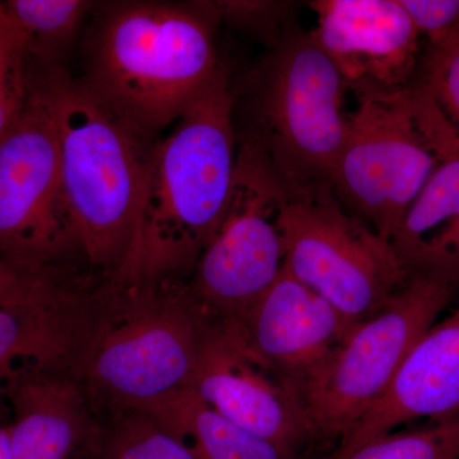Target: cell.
<instances>
[{"instance_id":"22","label":"cell","mask_w":459,"mask_h":459,"mask_svg":"<svg viewBox=\"0 0 459 459\" xmlns=\"http://www.w3.org/2000/svg\"><path fill=\"white\" fill-rule=\"evenodd\" d=\"M30 86L26 39L0 2V138L25 105Z\"/></svg>"},{"instance_id":"9","label":"cell","mask_w":459,"mask_h":459,"mask_svg":"<svg viewBox=\"0 0 459 459\" xmlns=\"http://www.w3.org/2000/svg\"><path fill=\"white\" fill-rule=\"evenodd\" d=\"M0 258L57 277L78 258L60 177L56 120L32 62L25 105L0 138Z\"/></svg>"},{"instance_id":"21","label":"cell","mask_w":459,"mask_h":459,"mask_svg":"<svg viewBox=\"0 0 459 459\" xmlns=\"http://www.w3.org/2000/svg\"><path fill=\"white\" fill-rule=\"evenodd\" d=\"M327 459H459V413L430 427L380 435Z\"/></svg>"},{"instance_id":"7","label":"cell","mask_w":459,"mask_h":459,"mask_svg":"<svg viewBox=\"0 0 459 459\" xmlns=\"http://www.w3.org/2000/svg\"><path fill=\"white\" fill-rule=\"evenodd\" d=\"M458 285L442 274L412 273L379 312L347 332L295 391L312 444L338 446L383 397Z\"/></svg>"},{"instance_id":"18","label":"cell","mask_w":459,"mask_h":459,"mask_svg":"<svg viewBox=\"0 0 459 459\" xmlns=\"http://www.w3.org/2000/svg\"><path fill=\"white\" fill-rule=\"evenodd\" d=\"M150 415L186 440L198 459H298L223 419L192 388Z\"/></svg>"},{"instance_id":"28","label":"cell","mask_w":459,"mask_h":459,"mask_svg":"<svg viewBox=\"0 0 459 459\" xmlns=\"http://www.w3.org/2000/svg\"><path fill=\"white\" fill-rule=\"evenodd\" d=\"M74 459H96L92 451H91V443L87 444L82 451H81L80 455H78Z\"/></svg>"},{"instance_id":"6","label":"cell","mask_w":459,"mask_h":459,"mask_svg":"<svg viewBox=\"0 0 459 459\" xmlns=\"http://www.w3.org/2000/svg\"><path fill=\"white\" fill-rule=\"evenodd\" d=\"M356 98L332 188L350 213L392 241L459 134L416 80Z\"/></svg>"},{"instance_id":"19","label":"cell","mask_w":459,"mask_h":459,"mask_svg":"<svg viewBox=\"0 0 459 459\" xmlns=\"http://www.w3.org/2000/svg\"><path fill=\"white\" fill-rule=\"evenodd\" d=\"M11 17L26 39L27 54L33 62L65 66L84 20L98 3L84 0H5Z\"/></svg>"},{"instance_id":"3","label":"cell","mask_w":459,"mask_h":459,"mask_svg":"<svg viewBox=\"0 0 459 459\" xmlns=\"http://www.w3.org/2000/svg\"><path fill=\"white\" fill-rule=\"evenodd\" d=\"M38 65L56 120L60 177L78 258L102 281L122 274L137 240L157 141L135 132L65 66Z\"/></svg>"},{"instance_id":"17","label":"cell","mask_w":459,"mask_h":459,"mask_svg":"<svg viewBox=\"0 0 459 459\" xmlns=\"http://www.w3.org/2000/svg\"><path fill=\"white\" fill-rule=\"evenodd\" d=\"M391 243L411 274L459 281V142L437 166Z\"/></svg>"},{"instance_id":"16","label":"cell","mask_w":459,"mask_h":459,"mask_svg":"<svg viewBox=\"0 0 459 459\" xmlns=\"http://www.w3.org/2000/svg\"><path fill=\"white\" fill-rule=\"evenodd\" d=\"M90 307L91 295L65 282L20 303L0 307V394L23 370H68Z\"/></svg>"},{"instance_id":"10","label":"cell","mask_w":459,"mask_h":459,"mask_svg":"<svg viewBox=\"0 0 459 459\" xmlns=\"http://www.w3.org/2000/svg\"><path fill=\"white\" fill-rule=\"evenodd\" d=\"M285 189L261 151L238 140L237 169L221 221L198 256L189 287L205 314L238 325L279 279Z\"/></svg>"},{"instance_id":"5","label":"cell","mask_w":459,"mask_h":459,"mask_svg":"<svg viewBox=\"0 0 459 459\" xmlns=\"http://www.w3.org/2000/svg\"><path fill=\"white\" fill-rule=\"evenodd\" d=\"M247 128L285 193L332 186L346 140L347 86L312 33L292 30L247 77Z\"/></svg>"},{"instance_id":"1","label":"cell","mask_w":459,"mask_h":459,"mask_svg":"<svg viewBox=\"0 0 459 459\" xmlns=\"http://www.w3.org/2000/svg\"><path fill=\"white\" fill-rule=\"evenodd\" d=\"M80 81L123 122L157 141L228 69L212 2L98 3Z\"/></svg>"},{"instance_id":"8","label":"cell","mask_w":459,"mask_h":459,"mask_svg":"<svg viewBox=\"0 0 459 459\" xmlns=\"http://www.w3.org/2000/svg\"><path fill=\"white\" fill-rule=\"evenodd\" d=\"M279 229L283 267L351 327L379 312L410 279L391 241L350 213L332 186L285 193Z\"/></svg>"},{"instance_id":"13","label":"cell","mask_w":459,"mask_h":459,"mask_svg":"<svg viewBox=\"0 0 459 459\" xmlns=\"http://www.w3.org/2000/svg\"><path fill=\"white\" fill-rule=\"evenodd\" d=\"M231 327L249 355L294 394L352 328L285 267L243 322Z\"/></svg>"},{"instance_id":"26","label":"cell","mask_w":459,"mask_h":459,"mask_svg":"<svg viewBox=\"0 0 459 459\" xmlns=\"http://www.w3.org/2000/svg\"><path fill=\"white\" fill-rule=\"evenodd\" d=\"M60 282L62 277L33 273L0 258V307L31 299Z\"/></svg>"},{"instance_id":"4","label":"cell","mask_w":459,"mask_h":459,"mask_svg":"<svg viewBox=\"0 0 459 459\" xmlns=\"http://www.w3.org/2000/svg\"><path fill=\"white\" fill-rule=\"evenodd\" d=\"M226 69L160 138L151 156L137 240L117 281L181 279L195 270L228 204L238 135Z\"/></svg>"},{"instance_id":"12","label":"cell","mask_w":459,"mask_h":459,"mask_svg":"<svg viewBox=\"0 0 459 459\" xmlns=\"http://www.w3.org/2000/svg\"><path fill=\"white\" fill-rule=\"evenodd\" d=\"M190 388L223 419L291 457L312 444L294 392L249 355L231 325L211 328Z\"/></svg>"},{"instance_id":"24","label":"cell","mask_w":459,"mask_h":459,"mask_svg":"<svg viewBox=\"0 0 459 459\" xmlns=\"http://www.w3.org/2000/svg\"><path fill=\"white\" fill-rule=\"evenodd\" d=\"M220 21L247 31L259 32L271 48L294 29H289L290 4L281 2H212Z\"/></svg>"},{"instance_id":"25","label":"cell","mask_w":459,"mask_h":459,"mask_svg":"<svg viewBox=\"0 0 459 459\" xmlns=\"http://www.w3.org/2000/svg\"><path fill=\"white\" fill-rule=\"evenodd\" d=\"M402 7L428 45L459 31V0H400Z\"/></svg>"},{"instance_id":"15","label":"cell","mask_w":459,"mask_h":459,"mask_svg":"<svg viewBox=\"0 0 459 459\" xmlns=\"http://www.w3.org/2000/svg\"><path fill=\"white\" fill-rule=\"evenodd\" d=\"M4 394L12 459H74L98 431L86 392L66 369L23 370Z\"/></svg>"},{"instance_id":"20","label":"cell","mask_w":459,"mask_h":459,"mask_svg":"<svg viewBox=\"0 0 459 459\" xmlns=\"http://www.w3.org/2000/svg\"><path fill=\"white\" fill-rule=\"evenodd\" d=\"M96 459H198L181 439L146 412H124L108 418L91 440Z\"/></svg>"},{"instance_id":"23","label":"cell","mask_w":459,"mask_h":459,"mask_svg":"<svg viewBox=\"0 0 459 459\" xmlns=\"http://www.w3.org/2000/svg\"><path fill=\"white\" fill-rule=\"evenodd\" d=\"M419 69L416 81L459 134V31L446 40L428 45Z\"/></svg>"},{"instance_id":"14","label":"cell","mask_w":459,"mask_h":459,"mask_svg":"<svg viewBox=\"0 0 459 459\" xmlns=\"http://www.w3.org/2000/svg\"><path fill=\"white\" fill-rule=\"evenodd\" d=\"M459 413V304L415 344L383 397L349 431L333 453L394 431L416 420L437 421Z\"/></svg>"},{"instance_id":"11","label":"cell","mask_w":459,"mask_h":459,"mask_svg":"<svg viewBox=\"0 0 459 459\" xmlns=\"http://www.w3.org/2000/svg\"><path fill=\"white\" fill-rule=\"evenodd\" d=\"M310 31L347 89L395 92L409 87L421 62V35L400 0H316Z\"/></svg>"},{"instance_id":"27","label":"cell","mask_w":459,"mask_h":459,"mask_svg":"<svg viewBox=\"0 0 459 459\" xmlns=\"http://www.w3.org/2000/svg\"><path fill=\"white\" fill-rule=\"evenodd\" d=\"M0 459H12L9 425H0Z\"/></svg>"},{"instance_id":"2","label":"cell","mask_w":459,"mask_h":459,"mask_svg":"<svg viewBox=\"0 0 459 459\" xmlns=\"http://www.w3.org/2000/svg\"><path fill=\"white\" fill-rule=\"evenodd\" d=\"M213 325L181 279L102 281L68 371L93 412L150 413L192 386Z\"/></svg>"}]
</instances>
